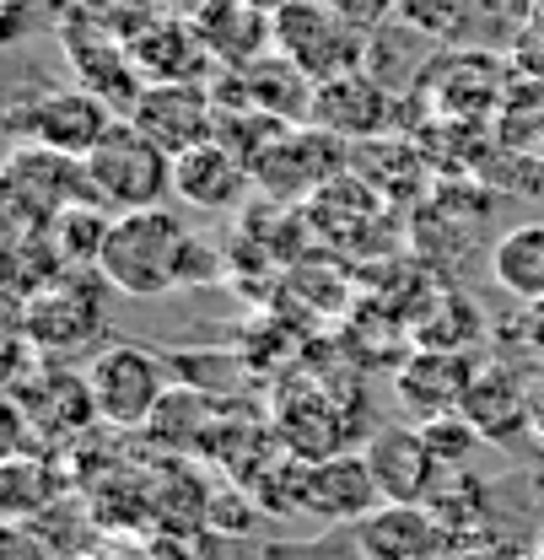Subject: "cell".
Segmentation results:
<instances>
[{"label":"cell","instance_id":"cell-6","mask_svg":"<svg viewBox=\"0 0 544 560\" xmlns=\"http://www.w3.org/2000/svg\"><path fill=\"white\" fill-rule=\"evenodd\" d=\"M103 285L108 280H81V276H66L44 291H33V302L16 313V329L27 346H38V355H60V350H81L92 346L108 324V307H103Z\"/></svg>","mask_w":544,"mask_h":560},{"label":"cell","instance_id":"cell-24","mask_svg":"<svg viewBox=\"0 0 544 560\" xmlns=\"http://www.w3.org/2000/svg\"><path fill=\"white\" fill-rule=\"evenodd\" d=\"M302 560H372L361 550V539H356V528H340V534H329V539H319V545H308Z\"/></svg>","mask_w":544,"mask_h":560},{"label":"cell","instance_id":"cell-15","mask_svg":"<svg viewBox=\"0 0 544 560\" xmlns=\"http://www.w3.org/2000/svg\"><path fill=\"white\" fill-rule=\"evenodd\" d=\"M459 416L479 431V442H518L529 431V377L507 361H479Z\"/></svg>","mask_w":544,"mask_h":560},{"label":"cell","instance_id":"cell-14","mask_svg":"<svg viewBox=\"0 0 544 560\" xmlns=\"http://www.w3.org/2000/svg\"><path fill=\"white\" fill-rule=\"evenodd\" d=\"M356 539L372 560H442L448 534L426 501H383L356 523Z\"/></svg>","mask_w":544,"mask_h":560},{"label":"cell","instance_id":"cell-2","mask_svg":"<svg viewBox=\"0 0 544 560\" xmlns=\"http://www.w3.org/2000/svg\"><path fill=\"white\" fill-rule=\"evenodd\" d=\"M86 162V184L92 200L114 215L125 210H151L173 195V151H162L157 140L140 130L136 119H114L103 140L81 156Z\"/></svg>","mask_w":544,"mask_h":560},{"label":"cell","instance_id":"cell-23","mask_svg":"<svg viewBox=\"0 0 544 560\" xmlns=\"http://www.w3.org/2000/svg\"><path fill=\"white\" fill-rule=\"evenodd\" d=\"M409 335H415V346H431V350H470L479 335L475 302H464V296H437L431 313H426L420 324H409Z\"/></svg>","mask_w":544,"mask_h":560},{"label":"cell","instance_id":"cell-18","mask_svg":"<svg viewBox=\"0 0 544 560\" xmlns=\"http://www.w3.org/2000/svg\"><path fill=\"white\" fill-rule=\"evenodd\" d=\"M195 27H200V38L210 44V55L227 60V66L259 60L265 55V38H275L270 22L259 16L254 0H205L200 11H195Z\"/></svg>","mask_w":544,"mask_h":560},{"label":"cell","instance_id":"cell-26","mask_svg":"<svg viewBox=\"0 0 544 560\" xmlns=\"http://www.w3.org/2000/svg\"><path fill=\"white\" fill-rule=\"evenodd\" d=\"M529 431L544 442V366L529 377Z\"/></svg>","mask_w":544,"mask_h":560},{"label":"cell","instance_id":"cell-8","mask_svg":"<svg viewBox=\"0 0 544 560\" xmlns=\"http://www.w3.org/2000/svg\"><path fill=\"white\" fill-rule=\"evenodd\" d=\"M60 38H66V60H70V70H76V86L97 92L114 114H130L136 97L146 92V75H140L136 60H130V44H125L119 33H108L103 22L81 16L76 5H70Z\"/></svg>","mask_w":544,"mask_h":560},{"label":"cell","instance_id":"cell-28","mask_svg":"<svg viewBox=\"0 0 544 560\" xmlns=\"http://www.w3.org/2000/svg\"><path fill=\"white\" fill-rule=\"evenodd\" d=\"M529 346L544 361V302H529Z\"/></svg>","mask_w":544,"mask_h":560},{"label":"cell","instance_id":"cell-1","mask_svg":"<svg viewBox=\"0 0 544 560\" xmlns=\"http://www.w3.org/2000/svg\"><path fill=\"white\" fill-rule=\"evenodd\" d=\"M92 270L108 280V291L151 302V296L216 280V254L167 206H151L125 210V215L108 221Z\"/></svg>","mask_w":544,"mask_h":560},{"label":"cell","instance_id":"cell-3","mask_svg":"<svg viewBox=\"0 0 544 560\" xmlns=\"http://www.w3.org/2000/svg\"><path fill=\"white\" fill-rule=\"evenodd\" d=\"M0 189H5L11 232L49 226V221L66 215L70 206H97V200H92V184H86V162H81V156H66V151H49V145H33V140H22V145L5 156Z\"/></svg>","mask_w":544,"mask_h":560},{"label":"cell","instance_id":"cell-10","mask_svg":"<svg viewBox=\"0 0 544 560\" xmlns=\"http://www.w3.org/2000/svg\"><path fill=\"white\" fill-rule=\"evenodd\" d=\"M389 119H394V97L367 66L313 81V108H308L313 130H329L335 140H372L389 130Z\"/></svg>","mask_w":544,"mask_h":560},{"label":"cell","instance_id":"cell-16","mask_svg":"<svg viewBox=\"0 0 544 560\" xmlns=\"http://www.w3.org/2000/svg\"><path fill=\"white\" fill-rule=\"evenodd\" d=\"M254 184V167L227 145V140H205L195 151L173 156V195L195 210H232Z\"/></svg>","mask_w":544,"mask_h":560},{"label":"cell","instance_id":"cell-4","mask_svg":"<svg viewBox=\"0 0 544 560\" xmlns=\"http://www.w3.org/2000/svg\"><path fill=\"white\" fill-rule=\"evenodd\" d=\"M275 49L302 70L308 81H329L367 66V33L340 16L329 0H280L270 11Z\"/></svg>","mask_w":544,"mask_h":560},{"label":"cell","instance_id":"cell-13","mask_svg":"<svg viewBox=\"0 0 544 560\" xmlns=\"http://www.w3.org/2000/svg\"><path fill=\"white\" fill-rule=\"evenodd\" d=\"M361 453H367V469H372V480L383 490V501H431L442 464H437V453H431L420 425L372 431V442Z\"/></svg>","mask_w":544,"mask_h":560},{"label":"cell","instance_id":"cell-9","mask_svg":"<svg viewBox=\"0 0 544 560\" xmlns=\"http://www.w3.org/2000/svg\"><path fill=\"white\" fill-rule=\"evenodd\" d=\"M216 114L221 108H216V92L205 81H146V92L125 119H136L162 151L184 156L205 140H216Z\"/></svg>","mask_w":544,"mask_h":560},{"label":"cell","instance_id":"cell-7","mask_svg":"<svg viewBox=\"0 0 544 560\" xmlns=\"http://www.w3.org/2000/svg\"><path fill=\"white\" fill-rule=\"evenodd\" d=\"M11 130L33 145H49V151H66V156H86L103 130L119 119L97 92L86 86H55V92H33L22 103H11Z\"/></svg>","mask_w":544,"mask_h":560},{"label":"cell","instance_id":"cell-11","mask_svg":"<svg viewBox=\"0 0 544 560\" xmlns=\"http://www.w3.org/2000/svg\"><path fill=\"white\" fill-rule=\"evenodd\" d=\"M383 506V490L367 469V453H335V458H313L302 464V512L308 517H324V523H340L356 528L367 512Z\"/></svg>","mask_w":544,"mask_h":560},{"label":"cell","instance_id":"cell-27","mask_svg":"<svg viewBox=\"0 0 544 560\" xmlns=\"http://www.w3.org/2000/svg\"><path fill=\"white\" fill-rule=\"evenodd\" d=\"M442 560H507L496 545H448V556Z\"/></svg>","mask_w":544,"mask_h":560},{"label":"cell","instance_id":"cell-12","mask_svg":"<svg viewBox=\"0 0 544 560\" xmlns=\"http://www.w3.org/2000/svg\"><path fill=\"white\" fill-rule=\"evenodd\" d=\"M470 377H475V361L470 350H409L394 372V394L409 416L420 420H448L464 410V394H470Z\"/></svg>","mask_w":544,"mask_h":560},{"label":"cell","instance_id":"cell-22","mask_svg":"<svg viewBox=\"0 0 544 560\" xmlns=\"http://www.w3.org/2000/svg\"><path fill=\"white\" fill-rule=\"evenodd\" d=\"M394 22L409 27L415 38H431V44H459L475 22L470 0H394Z\"/></svg>","mask_w":544,"mask_h":560},{"label":"cell","instance_id":"cell-5","mask_svg":"<svg viewBox=\"0 0 544 560\" xmlns=\"http://www.w3.org/2000/svg\"><path fill=\"white\" fill-rule=\"evenodd\" d=\"M86 388H92L97 420H108L119 431H140V425H151V416L167 399V366L157 350L119 340L86 361Z\"/></svg>","mask_w":544,"mask_h":560},{"label":"cell","instance_id":"cell-25","mask_svg":"<svg viewBox=\"0 0 544 560\" xmlns=\"http://www.w3.org/2000/svg\"><path fill=\"white\" fill-rule=\"evenodd\" d=\"M5 560H55V556H49V545L27 523H11L5 528Z\"/></svg>","mask_w":544,"mask_h":560},{"label":"cell","instance_id":"cell-19","mask_svg":"<svg viewBox=\"0 0 544 560\" xmlns=\"http://www.w3.org/2000/svg\"><path fill=\"white\" fill-rule=\"evenodd\" d=\"M38 399L27 394H11V405L27 416V425L38 431H55V436H70L81 431L86 420H97V405H92V388H86V372L76 377L66 366H38Z\"/></svg>","mask_w":544,"mask_h":560},{"label":"cell","instance_id":"cell-21","mask_svg":"<svg viewBox=\"0 0 544 560\" xmlns=\"http://www.w3.org/2000/svg\"><path fill=\"white\" fill-rule=\"evenodd\" d=\"M0 480H5V517L11 523H27V517L49 512L55 501H66L60 469L44 464V458H27V453H11V464H5Z\"/></svg>","mask_w":544,"mask_h":560},{"label":"cell","instance_id":"cell-17","mask_svg":"<svg viewBox=\"0 0 544 560\" xmlns=\"http://www.w3.org/2000/svg\"><path fill=\"white\" fill-rule=\"evenodd\" d=\"M125 44L146 81H200L210 66V44L195 22H146Z\"/></svg>","mask_w":544,"mask_h":560},{"label":"cell","instance_id":"cell-20","mask_svg":"<svg viewBox=\"0 0 544 560\" xmlns=\"http://www.w3.org/2000/svg\"><path fill=\"white\" fill-rule=\"evenodd\" d=\"M490 280L512 302H544V221H523L496 237L490 248Z\"/></svg>","mask_w":544,"mask_h":560}]
</instances>
